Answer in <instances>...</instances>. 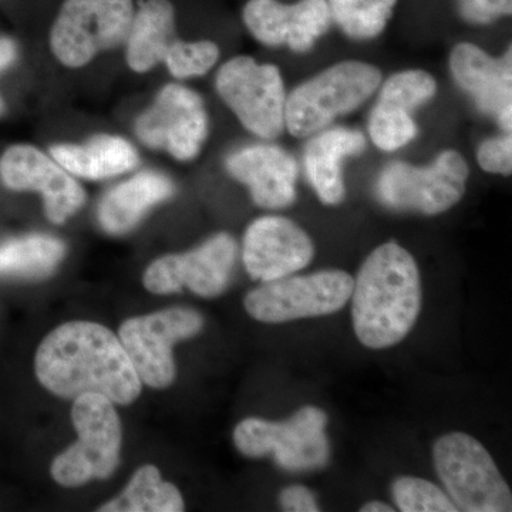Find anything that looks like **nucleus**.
Segmentation results:
<instances>
[{
    "label": "nucleus",
    "mask_w": 512,
    "mask_h": 512,
    "mask_svg": "<svg viewBox=\"0 0 512 512\" xmlns=\"http://www.w3.org/2000/svg\"><path fill=\"white\" fill-rule=\"evenodd\" d=\"M39 383L63 399L99 393L114 404L136 402L141 382L119 336L100 323H64L40 343L35 357Z\"/></svg>",
    "instance_id": "1"
},
{
    "label": "nucleus",
    "mask_w": 512,
    "mask_h": 512,
    "mask_svg": "<svg viewBox=\"0 0 512 512\" xmlns=\"http://www.w3.org/2000/svg\"><path fill=\"white\" fill-rule=\"evenodd\" d=\"M353 328L370 349L402 342L419 318L421 282L412 254L397 242H386L367 256L353 279Z\"/></svg>",
    "instance_id": "2"
},
{
    "label": "nucleus",
    "mask_w": 512,
    "mask_h": 512,
    "mask_svg": "<svg viewBox=\"0 0 512 512\" xmlns=\"http://www.w3.org/2000/svg\"><path fill=\"white\" fill-rule=\"evenodd\" d=\"M382 84L373 64L345 60L333 64L288 94L285 128L296 138H309L333 121L362 107Z\"/></svg>",
    "instance_id": "3"
},
{
    "label": "nucleus",
    "mask_w": 512,
    "mask_h": 512,
    "mask_svg": "<svg viewBox=\"0 0 512 512\" xmlns=\"http://www.w3.org/2000/svg\"><path fill=\"white\" fill-rule=\"evenodd\" d=\"M72 421L79 439L53 460V480L73 488L113 476L123 443L114 403L103 394L84 393L74 399Z\"/></svg>",
    "instance_id": "4"
},
{
    "label": "nucleus",
    "mask_w": 512,
    "mask_h": 512,
    "mask_svg": "<svg viewBox=\"0 0 512 512\" xmlns=\"http://www.w3.org/2000/svg\"><path fill=\"white\" fill-rule=\"evenodd\" d=\"M326 423V413L313 406L303 407L285 421L249 417L235 427L234 443L245 457H274L282 470H319L330 456Z\"/></svg>",
    "instance_id": "5"
},
{
    "label": "nucleus",
    "mask_w": 512,
    "mask_h": 512,
    "mask_svg": "<svg viewBox=\"0 0 512 512\" xmlns=\"http://www.w3.org/2000/svg\"><path fill=\"white\" fill-rule=\"evenodd\" d=\"M434 466L458 511L510 512L512 494L483 444L450 433L434 444Z\"/></svg>",
    "instance_id": "6"
},
{
    "label": "nucleus",
    "mask_w": 512,
    "mask_h": 512,
    "mask_svg": "<svg viewBox=\"0 0 512 512\" xmlns=\"http://www.w3.org/2000/svg\"><path fill=\"white\" fill-rule=\"evenodd\" d=\"M468 177L466 158L446 150L423 167L403 161L387 164L377 178L376 195L392 210L437 215L461 201Z\"/></svg>",
    "instance_id": "7"
},
{
    "label": "nucleus",
    "mask_w": 512,
    "mask_h": 512,
    "mask_svg": "<svg viewBox=\"0 0 512 512\" xmlns=\"http://www.w3.org/2000/svg\"><path fill=\"white\" fill-rule=\"evenodd\" d=\"M133 0H64L50 30V49L63 66L80 69L126 42Z\"/></svg>",
    "instance_id": "8"
},
{
    "label": "nucleus",
    "mask_w": 512,
    "mask_h": 512,
    "mask_svg": "<svg viewBox=\"0 0 512 512\" xmlns=\"http://www.w3.org/2000/svg\"><path fill=\"white\" fill-rule=\"evenodd\" d=\"M215 87L249 133L275 140L285 130L286 94L281 70L254 57H232L222 64Z\"/></svg>",
    "instance_id": "9"
},
{
    "label": "nucleus",
    "mask_w": 512,
    "mask_h": 512,
    "mask_svg": "<svg viewBox=\"0 0 512 512\" xmlns=\"http://www.w3.org/2000/svg\"><path fill=\"white\" fill-rule=\"evenodd\" d=\"M353 278L328 269L309 275H288L264 282L245 296V309L264 323H285L336 313L349 302Z\"/></svg>",
    "instance_id": "10"
},
{
    "label": "nucleus",
    "mask_w": 512,
    "mask_h": 512,
    "mask_svg": "<svg viewBox=\"0 0 512 512\" xmlns=\"http://www.w3.org/2000/svg\"><path fill=\"white\" fill-rule=\"evenodd\" d=\"M202 328L204 319L194 309L170 308L126 320L119 339L141 382L165 389L177 375L175 343L194 338Z\"/></svg>",
    "instance_id": "11"
},
{
    "label": "nucleus",
    "mask_w": 512,
    "mask_h": 512,
    "mask_svg": "<svg viewBox=\"0 0 512 512\" xmlns=\"http://www.w3.org/2000/svg\"><path fill=\"white\" fill-rule=\"evenodd\" d=\"M136 134L148 148L163 150L184 163L194 160L210 134L204 100L190 87L167 84L138 116Z\"/></svg>",
    "instance_id": "12"
},
{
    "label": "nucleus",
    "mask_w": 512,
    "mask_h": 512,
    "mask_svg": "<svg viewBox=\"0 0 512 512\" xmlns=\"http://www.w3.org/2000/svg\"><path fill=\"white\" fill-rule=\"evenodd\" d=\"M237 254L235 239L221 232L192 251L156 259L144 272L143 284L157 295L187 288L201 298H215L228 288Z\"/></svg>",
    "instance_id": "13"
},
{
    "label": "nucleus",
    "mask_w": 512,
    "mask_h": 512,
    "mask_svg": "<svg viewBox=\"0 0 512 512\" xmlns=\"http://www.w3.org/2000/svg\"><path fill=\"white\" fill-rule=\"evenodd\" d=\"M0 180L12 191L42 194L47 220L62 225L86 202V192L72 174L29 144H15L0 157Z\"/></svg>",
    "instance_id": "14"
},
{
    "label": "nucleus",
    "mask_w": 512,
    "mask_h": 512,
    "mask_svg": "<svg viewBox=\"0 0 512 512\" xmlns=\"http://www.w3.org/2000/svg\"><path fill=\"white\" fill-rule=\"evenodd\" d=\"M242 19L262 45L286 46L295 53L312 50L332 25L328 0H299L292 5L279 0H249Z\"/></svg>",
    "instance_id": "15"
},
{
    "label": "nucleus",
    "mask_w": 512,
    "mask_h": 512,
    "mask_svg": "<svg viewBox=\"0 0 512 512\" xmlns=\"http://www.w3.org/2000/svg\"><path fill=\"white\" fill-rule=\"evenodd\" d=\"M313 256L311 237L289 218L266 215L245 231L242 259L248 274L258 281L296 274L311 264Z\"/></svg>",
    "instance_id": "16"
},
{
    "label": "nucleus",
    "mask_w": 512,
    "mask_h": 512,
    "mask_svg": "<svg viewBox=\"0 0 512 512\" xmlns=\"http://www.w3.org/2000/svg\"><path fill=\"white\" fill-rule=\"evenodd\" d=\"M511 64V50L503 57H493L473 43H460L450 55L454 82L478 109L497 120L504 133H511Z\"/></svg>",
    "instance_id": "17"
},
{
    "label": "nucleus",
    "mask_w": 512,
    "mask_h": 512,
    "mask_svg": "<svg viewBox=\"0 0 512 512\" xmlns=\"http://www.w3.org/2000/svg\"><path fill=\"white\" fill-rule=\"evenodd\" d=\"M225 167L248 188L258 207L282 210L296 200L298 163L282 147L259 143L238 148L229 154Z\"/></svg>",
    "instance_id": "18"
},
{
    "label": "nucleus",
    "mask_w": 512,
    "mask_h": 512,
    "mask_svg": "<svg viewBox=\"0 0 512 512\" xmlns=\"http://www.w3.org/2000/svg\"><path fill=\"white\" fill-rule=\"evenodd\" d=\"M366 146L365 134L355 128L328 127L311 136L303 153V167L323 204L338 205L345 200L343 165L348 158L362 154Z\"/></svg>",
    "instance_id": "19"
},
{
    "label": "nucleus",
    "mask_w": 512,
    "mask_h": 512,
    "mask_svg": "<svg viewBox=\"0 0 512 512\" xmlns=\"http://www.w3.org/2000/svg\"><path fill=\"white\" fill-rule=\"evenodd\" d=\"M174 192L167 175L156 171L136 174L104 195L97 211L101 228L110 235L127 234L154 205L170 200Z\"/></svg>",
    "instance_id": "20"
},
{
    "label": "nucleus",
    "mask_w": 512,
    "mask_h": 512,
    "mask_svg": "<svg viewBox=\"0 0 512 512\" xmlns=\"http://www.w3.org/2000/svg\"><path fill=\"white\" fill-rule=\"evenodd\" d=\"M49 153L73 177L93 181L128 173L140 163L133 144L111 134H99L83 144H56Z\"/></svg>",
    "instance_id": "21"
},
{
    "label": "nucleus",
    "mask_w": 512,
    "mask_h": 512,
    "mask_svg": "<svg viewBox=\"0 0 512 512\" xmlns=\"http://www.w3.org/2000/svg\"><path fill=\"white\" fill-rule=\"evenodd\" d=\"M175 37V9L170 0H144L134 12L126 39L128 67L147 73L164 62Z\"/></svg>",
    "instance_id": "22"
},
{
    "label": "nucleus",
    "mask_w": 512,
    "mask_h": 512,
    "mask_svg": "<svg viewBox=\"0 0 512 512\" xmlns=\"http://www.w3.org/2000/svg\"><path fill=\"white\" fill-rule=\"evenodd\" d=\"M66 245L50 235L30 234L0 244V276L16 279L47 278L63 261Z\"/></svg>",
    "instance_id": "23"
},
{
    "label": "nucleus",
    "mask_w": 512,
    "mask_h": 512,
    "mask_svg": "<svg viewBox=\"0 0 512 512\" xmlns=\"http://www.w3.org/2000/svg\"><path fill=\"white\" fill-rule=\"evenodd\" d=\"M183 495L161 478L156 466L138 468L123 493L99 508L100 512H181Z\"/></svg>",
    "instance_id": "24"
},
{
    "label": "nucleus",
    "mask_w": 512,
    "mask_h": 512,
    "mask_svg": "<svg viewBox=\"0 0 512 512\" xmlns=\"http://www.w3.org/2000/svg\"><path fill=\"white\" fill-rule=\"evenodd\" d=\"M396 3L397 0H328L332 22L355 40L382 35Z\"/></svg>",
    "instance_id": "25"
},
{
    "label": "nucleus",
    "mask_w": 512,
    "mask_h": 512,
    "mask_svg": "<svg viewBox=\"0 0 512 512\" xmlns=\"http://www.w3.org/2000/svg\"><path fill=\"white\" fill-rule=\"evenodd\" d=\"M417 134L419 126L412 111L396 104L376 101L370 111L369 136L379 150L393 153L413 143Z\"/></svg>",
    "instance_id": "26"
},
{
    "label": "nucleus",
    "mask_w": 512,
    "mask_h": 512,
    "mask_svg": "<svg viewBox=\"0 0 512 512\" xmlns=\"http://www.w3.org/2000/svg\"><path fill=\"white\" fill-rule=\"evenodd\" d=\"M379 101L416 111L437 94V82L424 70H403L380 84Z\"/></svg>",
    "instance_id": "27"
},
{
    "label": "nucleus",
    "mask_w": 512,
    "mask_h": 512,
    "mask_svg": "<svg viewBox=\"0 0 512 512\" xmlns=\"http://www.w3.org/2000/svg\"><path fill=\"white\" fill-rule=\"evenodd\" d=\"M220 59V47L211 40L185 42L174 39L165 52L164 63L175 79L204 76Z\"/></svg>",
    "instance_id": "28"
},
{
    "label": "nucleus",
    "mask_w": 512,
    "mask_h": 512,
    "mask_svg": "<svg viewBox=\"0 0 512 512\" xmlns=\"http://www.w3.org/2000/svg\"><path fill=\"white\" fill-rule=\"evenodd\" d=\"M394 503L403 512H457L448 494L430 481L400 477L393 484Z\"/></svg>",
    "instance_id": "29"
},
{
    "label": "nucleus",
    "mask_w": 512,
    "mask_h": 512,
    "mask_svg": "<svg viewBox=\"0 0 512 512\" xmlns=\"http://www.w3.org/2000/svg\"><path fill=\"white\" fill-rule=\"evenodd\" d=\"M477 161L485 173L510 175L512 171L511 133L484 140L478 147Z\"/></svg>",
    "instance_id": "30"
},
{
    "label": "nucleus",
    "mask_w": 512,
    "mask_h": 512,
    "mask_svg": "<svg viewBox=\"0 0 512 512\" xmlns=\"http://www.w3.org/2000/svg\"><path fill=\"white\" fill-rule=\"evenodd\" d=\"M511 0H458L461 16L474 25H490L511 13Z\"/></svg>",
    "instance_id": "31"
},
{
    "label": "nucleus",
    "mask_w": 512,
    "mask_h": 512,
    "mask_svg": "<svg viewBox=\"0 0 512 512\" xmlns=\"http://www.w3.org/2000/svg\"><path fill=\"white\" fill-rule=\"evenodd\" d=\"M282 510L292 512L319 511L315 495L303 485H291L279 495Z\"/></svg>",
    "instance_id": "32"
},
{
    "label": "nucleus",
    "mask_w": 512,
    "mask_h": 512,
    "mask_svg": "<svg viewBox=\"0 0 512 512\" xmlns=\"http://www.w3.org/2000/svg\"><path fill=\"white\" fill-rule=\"evenodd\" d=\"M18 56L15 42L9 37H0V72L8 69ZM5 113V101L0 97V116Z\"/></svg>",
    "instance_id": "33"
},
{
    "label": "nucleus",
    "mask_w": 512,
    "mask_h": 512,
    "mask_svg": "<svg viewBox=\"0 0 512 512\" xmlns=\"http://www.w3.org/2000/svg\"><path fill=\"white\" fill-rule=\"evenodd\" d=\"M362 512H393L394 508L390 507L389 504H384L382 501H372L367 503L360 508Z\"/></svg>",
    "instance_id": "34"
}]
</instances>
